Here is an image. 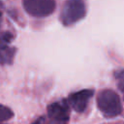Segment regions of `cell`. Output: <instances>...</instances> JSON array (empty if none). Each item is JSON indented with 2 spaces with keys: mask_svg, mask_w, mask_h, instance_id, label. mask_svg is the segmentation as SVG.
Instances as JSON below:
<instances>
[{
  "mask_svg": "<svg viewBox=\"0 0 124 124\" xmlns=\"http://www.w3.org/2000/svg\"><path fill=\"white\" fill-rule=\"evenodd\" d=\"M25 11L33 16L44 17L55 10V0H22Z\"/></svg>",
  "mask_w": 124,
  "mask_h": 124,
  "instance_id": "cell-3",
  "label": "cell"
},
{
  "mask_svg": "<svg viewBox=\"0 0 124 124\" xmlns=\"http://www.w3.org/2000/svg\"><path fill=\"white\" fill-rule=\"evenodd\" d=\"M12 116H13V111L9 108L0 105V121L9 120Z\"/></svg>",
  "mask_w": 124,
  "mask_h": 124,
  "instance_id": "cell-7",
  "label": "cell"
},
{
  "mask_svg": "<svg viewBox=\"0 0 124 124\" xmlns=\"http://www.w3.org/2000/svg\"><path fill=\"white\" fill-rule=\"evenodd\" d=\"M47 115L49 118L68 120L69 119V105L66 101L51 104L47 108Z\"/></svg>",
  "mask_w": 124,
  "mask_h": 124,
  "instance_id": "cell-5",
  "label": "cell"
},
{
  "mask_svg": "<svg viewBox=\"0 0 124 124\" xmlns=\"http://www.w3.org/2000/svg\"><path fill=\"white\" fill-rule=\"evenodd\" d=\"M93 90L91 89H83L73 93L69 97V104L70 106L78 112H82L88 104V101L93 95Z\"/></svg>",
  "mask_w": 124,
  "mask_h": 124,
  "instance_id": "cell-4",
  "label": "cell"
},
{
  "mask_svg": "<svg viewBox=\"0 0 124 124\" xmlns=\"http://www.w3.org/2000/svg\"><path fill=\"white\" fill-rule=\"evenodd\" d=\"M13 55H14V50L12 48H9V46L0 49V62L1 63L10 62V60L13 58Z\"/></svg>",
  "mask_w": 124,
  "mask_h": 124,
  "instance_id": "cell-6",
  "label": "cell"
},
{
  "mask_svg": "<svg viewBox=\"0 0 124 124\" xmlns=\"http://www.w3.org/2000/svg\"><path fill=\"white\" fill-rule=\"evenodd\" d=\"M68 120H62V119H55V118H49L48 122L46 124H67Z\"/></svg>",
  "mask_w": 124,
  "mask_h": 124,
  "instance_id": "cell-9",
  "label": "cell"
},
{
  "mask_svg": "<svg viewBox=\"0 0 124 124\" xmlns=\"http://www.w3.org/2000/svg\"><path fill=\"white\" fill-rule=\"evenodd\" d=\"M13 36L8 33V32H4L0 35V49L8 47V45L10 44V42L12 41Z\"/></svg>",
  "mask_w": 124,
  "mask_h": 124,
  "instance_id": "cell-8",
  "label": "cell"
},
{
  "mask_svg": "<svg viewBox=\"0 0 124 124\" xmlns=\"http://www.w3.org/2000/svg\"><path fill=\"white\" fill-rule=\"evenodd\" d=\"M85 5L82 0H67L61 10L60 19L64 25H71L85 16Z\"/></svg>",
  "mask_w": 124,
  "mask_h": 124,
  "instance_id": "cell-2",
  "label": "cell"
},
{
  "mask_svg": "<svg viewBox=\"0 0 124 124\" xmlns=\"http://www.w3.org/2000/svg\"><path fill=\"white\" fill-rule=\"evenodd\" d=\"M97 104L100 110L107 117H114L122 111V105L119 96L110 89H105L99 93Z\"/></svg>",
  "mask_w": 124,
  "mask_h": 124,
  "instance_id": "cell-1",
  "label": "cell"
},
{
  "mask_svg": "<svg viewBox=\"0 0 124 124\" xmlns=\"http://www.w3.org/2000/svg\"><path fill=\"white\" fill-rule=\"evenodd\" d=\"M0 23H1V13H0Z\"/></svg>",
  "mask_w": 124,
  "mask_h": 124,
  "instance_id": "cell-10",
  "label": "cell"
}]
</instances>
